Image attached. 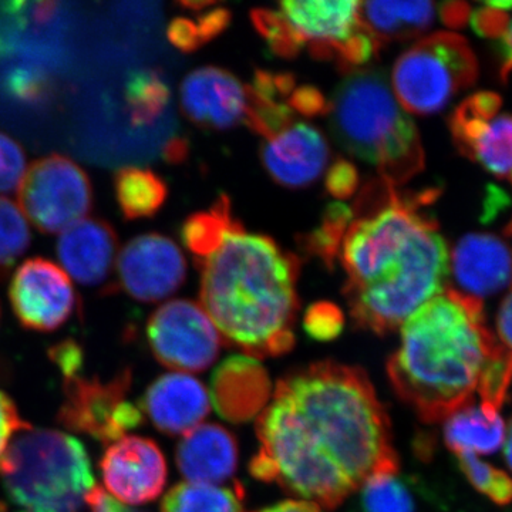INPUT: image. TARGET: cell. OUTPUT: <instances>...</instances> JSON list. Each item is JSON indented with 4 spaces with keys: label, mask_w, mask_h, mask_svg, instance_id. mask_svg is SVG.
<instances>
[{
    "label": "cell",
    "mask_w": 512,
    "mask_h": 512,
    "mask_svg": "<svg viewBox=\"0 0 512 512\" xmlns=\"http://www.w3.org/2000/svg\"><path fill=\"white\" fill-rule=\"evenodd\" d=\"M181 238L201 272V308L222 342L252 359L288 353L299 311V259L248 232L224 194L184 222Z\"/></svg>",
    "instance_id": "3"
},
{
    "label": "cell",
    "mask_w": 512,
    "mask_h": 512,
    "mask_svg": "<svg viewBox=\"0 0 512 512\" xmlns=\"http://www.w3.org/2000/svg\"><path fill=\"white\" fill-rule=\"evenodd\" d=\"M326 191L338 200H346L355 194L359 187V173L348 160L333 161L325 178Z\"/></svg>",
    "instance_id": "38"
},
{
    "label": "cell",
    "mask_w": 512,
    "mask_h": 512,
    "mask_svg": "<svg viewBox=\"0 0 512 512\" xmlns=\"http://www.w3.org/2000/svg\"><path fill=\"white\" fill-rule=\"evenodd\" d=\"M20 210L53 234L82 221L93 204L89 175L72 158L50 154L30 165L19 185Z\"/></svg>",
    "instance_id": "10"
},
{
    "label": "cell",
    "mask_w": 512,
    "mask_h": 512,
    "mask_svg": "<svg viewBox=\"0 0 512 512\" xmlns=\"http://www.w3.org/2000/svg\"><path fill=\"white\" fill-rule=\"evenodd\" d=\"M147 339L161 365L185 375L214 365L224 343L204 309L188 299L160 306L148 319Z\"/></svg>",
    "instance_id": "11"
},
{
    "label": "cell",
    "mask_w": 512,
    "mask_h": 512,
    "mask_svg": "<svg viewBox=\"0 0 512 512\" xmlns=\"http://www.w3.org/2000/svg\"><path fill=\"white\" fill-rule=\"evenodd\" d=\"M47 82L45 74L36 69L18 67L8 73L5 79L6 92L26 103H33L43 99L47 93Z\"/></svg>",
    "instance_id": "36"
},
{
    "label": "cell",
    "mask_w": 512,
    "mask_h": 512,
    "mask_svg": "<svg viewBox=\"0 0 512 512\" xmlns=\"http://www.w3.org/2000/svg\"><path fill=\"white\" fill-rule=\"evenodd\" d=\"M9 299L20 325L36 332L59 329L77 308L69 276L45 258L28 259L16 269Z\"/></svg>",
    "instance_id": "13"
},
{
    "label": "cell",
    "mask_w": 512,
    "mask_h": 512,
    "mask_svg": "<svg viewBox=\"0 0 512 512\" xmlns=\"http://www.w3.org/2000/svg\"><path fill=\"white\" fill-rule=\"evenodd\" d=\"M22 512H26V511H22Z\"/></svg>",
    "instance_id": "48"
},
{
    "label": "cell",
    "mask_w": 512,
    "mask_h": 512,
    "mask_svg": "<svg viewBox=\"0 0 512 512\" xmlns=\"http://www.w3.org/2000/svg\"><path fill=\"white\" fill-rule=\"evenodd\" d=\"M458 292L476 299L512 286V252L490 234H468L456 245L450 262Z\"/></svg>",
    "instance_id": "18"
},
{
    "label": "cell",
    "mask_w": 512,
    "mask_h": 512,
    "mask_svg": "<svg viewBox=\"0 0 512 512\" xmlns=\"http://www.w3.org/2000/svg\"><path fill=\"white\" fill-rule=\"evenodd\" d=\"M178 470L190 483H224L238 467V444L227 429L218 424H201L178 444Z\"/></svg>",
    "instance_id": "21"
},
{
    "label": "cell",
    "mask_w": 512,
    "mask_h": 512,
    "mask_svg": "<svg viewBox=\"0 0 512 512\" xmlns=\"http://www.w3.org/2000/svg\"><path fill=\"white\" fill-rule=\"evenodd\" d=\"M497 332L500 342L512 352V292L501 303L497 315Z\"/></svg>",
    "instance_id": "43"
},
{
    "label": "cell",
    "mask_w": 512,
    "mask_h": 512,
    "mask_svg": "<svg viewBox=\"0 0 512 512\" xmlns=\"http://www.w3.org/2000/svg\"><path fill=\"white\" fill-rule=\"evenodd\" d=\"M328 114L340 146L373 165L386 183L397 187L423 171L419 131L397 103L382 70L349 73L333 94Z\"/></svg>",
    "instance_id": "5"
},
{
    "label": "cell",
    "mask_w": 512,
    "mask_h": 512,
    "mask_svg": "<svg viewBox=\"0 0 512 512\" xmlns=\"http://www.w3.org/2000/svg\"><path fill=\"white\" fill-rule=\"evenodd\" d=\"M181 109L197 126L228 130L247 119L248 86L220 67H201L181 84Z\"/></svg>",
    "instance_id": "16"
},
{
    "label": "cell",
    "mask_w": 512,
    "mask_h": 512,
    "mask_svg": "<svg viewBox=\"0 0 512 512\" xmlns=\"http://www.w3.org/2000/svg\"><path fill=\"white\" fill-rule=\"evenodd\" d=\"M477 57L463 36L439 32L407 49L393 67L400 106L417 116L436 114L476 83Z\"/></svg>",
    "instance_id": "7"
},
{
    "label": "cell",
    "mask_w": 512,
    "mask_h": 512,
    "mask_svg": "<svg viewBox=\"0 0 512 512\" xmlns=\"http://www.w3.org/2000/svg\"><path fill=\"white\" fill-rule=\"evenodd\" d=\"M131 373L121 370L110 380L82 375L64 380V399L57 419L66 429L113 444L144 421L143 410L131 402Z\"/></svg>",
    "instance_id": "9"
},
{
    "label": "cell",
    "mask_w": 512,
    "mask_h": 512,
    "mask_svg": "<svg viewBox=\"0 0 512 512\" xmlns=\"http://www.w3.org/2000/svg\"><path fill=\"white\" fill-rule=\"evenodd\" d=\"M293 113L302 116H322L329 113L330 101L325 99L322 92L313 86L295 87L288 99Z\"/></svg>",
    "instance_id": "40"
},
{
    "label": "cell",
    "mask_w": 512,
    "mask_h": 512,
    "mask_svg": "<svg viewBox=\"0 0 512 512\" xmlns=\"http://www.w3.org/2000/svg\"><path fill=\"white\" fill-rule=\"evenodd\" d=\"M363 490V505L366 512H413V501L409 491L396 476L376 478Z\"/></svg>",
    "instance_id": "32"
},
{
    "label": "cell",
    "mask_w": 512,
    "mask_h": 512,
    "mask_svg": "<svg viewBox=\"0 0 512 512\" xmlns=\"http://www.w3.org/2000/svg\"><path fill=\"white\" fill-rule=\"evenodd\" d=\"M440 18L450 28H461L470 18V9L466 3L448 2L440 5Z\"/></svg>",
    "instance_id": "44"
},
{
    "label": "cell",
    "mask_w": 512,
    "mask_h": 512,
    "mask_svg": "<svg viewBox=\"0 0 512 512\" xmlns=\"http://www.w3.org/2000/svg\"><path fill=\"white\" fill-rule=\"evenodd\" d=\"M458 464L471 485L498 505L512 503V477L473 454L457 456Z\"/></svg>",
    "instance_id": "31"
},
{
    "label": "cell",
    "mask_w": 512,
    "mask_h": 512,
    "mask_svg": "<svg viewBox=\"0 0 512 512\" xmlns=\"http://www.w3.org/2000/svg\"><path fill=\"white\" fill-rule=\"evenodd\" d=\"M256 437L252 477L329 510L399 473L392 424L360 367L320 362L282 377Z\"/></svg>",
    "instance_id": "1"
},
{
    "label": "cell",
    "mask_w": 512,
    "mask_h": 512,
    "mask_svg": "<svg viewBox=\"0 0 512 512\" xmlns=\"http://www.w3.org/2000/svg\"><path fill=\"white\" fill-rule=\"evenodd\" d=\"M32 235L25 214L8 198L0 197V272H6L28 251Z\"/></svg>",
    "instance_id": "29"
},
{
    "label": "cell",
    "mask_w": 512,
    "mask_h": 512,
    "mask_svg": "<svg viewBox=\"0 0 512 512\" xmlns=\"http://www.w3.org/2000/svg\"><path fill=\"white\" fill-rule=\"evenodd\" d=\"M26 173V158L15 140L0 133V192L19 188Z\"/></svg>",
    "instance_id": "34"
},
{
    "label": "cell",
    "mask_w": 512,
    "mask_h": 512,
    "mask_svg": "<svg viewBox=\"0 0 512 512\" xmlns=\"http://www.w3.org/2000/svg\"><path fill=\"white\" fill-rule=\"evenodd\" d=\"M29 427L30 424L20 417L15 402L10 399L8 394L0 390V467H2L3 458H5L6 451L16 434L29 429Z\"/></svg>",
    "instance_id": "39"
},
{
    "label": "cell",
    "mask_w": 512,
    "mask_h": 512,
    "mask_svg": "<svg viewBox=\"0 0 512 512\" xmlns=\"http://www.w3.org/2000/svg\"><path fill=\"white\" fill-rule=\"evenodd\" d=\"M117 234L100 218H83L70 225L57 241L60 264L84 286L104 284L117 256Z\"/></svg>",
    "instance_id": "20"
},
{
    "label": "cell",
    "mask_w": 512,
    "mask_h": 512,
    "mask_svg": "<svg viewBox=\"0 0 512 512\" xmlns=\"http://www.w3.org/2000/svg\"><path fill=\"white\" fill-rule=\"evenodd\" d=\"M511 180H512V178H511ZM507 231H508V234L512 235V221H511L510 227L507 228Z\"/></svg>",
    "instance_id": "47"
},
{
    "label": "cell",
    "mask_w": 512,
    "mask_h": 512,
    "mask_svg": "<svg viewBox=\"0 0 512 512\" xmlns=\"http://www.w3.org/2000/svg\"><path fill=\"white\" fill-rule=\"evenodd\" d=\"M109 494L126 505L157 500L167 481V463L156 441L126 436L107 448L100 461Z\"/></svg>",
    "instance_id": "15"
},
{
    "label": "cell",
    "mask_w": 512,
    "mask_h": 512,
    "mask_svg": "<svg viewBox=\"0 0 512 512\" xmlns=\"http://www.w3.org/2000/svg\"><path fill=\"white\" fill-rule=\"evenodd\" d=\"M444 426V441L446 446L456 456L461 454H493L500 450L505 441V424L500 412L480 407L470 406L458 410L448 417Z\"/></svg>",
    "instance_id": "24"
},
{
    "label": "cell",
    "mask_w": 512,
    "mask_h": 512,
    "mask_svg": "<svg viewBox=\"0 0 512 512\" xmlns=\"http://www.w3.org/2000/svg\"><path fill=\"white\" fill-rule=\"evenodd\" d=\"M50 357L59 367L64 380L80 375L83 367V350L74 340H64L50 349Z\"/></svg>",
    "instance_id": "41"
},
{
    "label": "cell",
    "mask_w": 512,
    "mask_h": 512,
    "mask_svg": "<svg viewBox=\"0 0 512 512\" xmlns=\"http://www.w3.org/2000/svg\"><path fill=\"white\" fill-rule=\"evenodd\" d=\"M256 512H322L318 504L311 501L289 500Z\"/></svg>",
    "instance_id": "45"
},
{
    "label": "cell",
    "mask_w": 512,
    "mask_h": 512,
    "mask_svg": "<svg viewBox=\"0 0 512 512\" xmlns=\"http://www.w3.org/2000/svg\"><path fill=\"white\" fill-rule=\"evenodd\" d=\"M498 94L468 97L450 117L457 150L498 177L512 178V116L501 113Z\"/></svg>",
    "instance_id": "12"
},
{
    "label": "cell",
    "mask_w": 512,
    "mask_h": 512,
    "mask_svg": "<svg viewBox=\"0 0 512 512\" xmlns=\"http://www.w3.org/2000/svg\"><path fill=\"white\" fill-rule=\"evenodd\" d=\"M167 35L171 45L180 49L181 52H194L204 46L194 19L175 18L168 26Z\"/></svg>",
    "instance_id": "42"
},
{
    "label": "cell",
    "mask_w": 512,
    "mask_h": 512,
    "mask_svg": "<svg viewBox=\"0 0 512 512\" xmlns=\"http://www.w3.org/2000/svg\"><path fill=\"white\" fill-rule=\"evenodd\" d=\"M505 460H507L508 467L512 470V419L508 430L505 431Z\"/></svg>",
    "instance_id": "46"
},
{
    "label": "cell",
    "mask_w": 512,
    "mask_h": 512,
    "mask_svg": "<svg viewBox=\"0 0 512 512\" xmlns=\"http://www.w3.org/2000/svg\"><path fill=\"white\" fill-rule=\"evenodd\" d=\"M436 192H400L382 178L357 195L340 262L343 295L357 328L384 336L402 328L446 289L450 255L436 220L424 211Z\"/></svg>",
    "instance_id": "2"
},
{
    "label": "cell",
    "mask_w": 512,
    "mask_h": 512,
    "mask_svg": "<svg viewBox=\"0 0 512 512\" xmlns=\"http://www.w3.org/2000/svg\"><path fill=\"white\" fill-rule=\"evenodd\" d=\"M121 288L140 302H158L184 284L187 262L173 239L160 234L131 239L117 258Z\"/></svg>",
    "instance_id": "14"
},
{
    "label": "cell",
    "mask_w": 512,
    "mask_h": 512,
    "mask_svg": "<svg viewBox=\"0 0 512 512\" xmlns=\"http://www.w3.org/2000/svg\"><path fill=\"white\" fill-rule=\"evenodd\" d=\"M141 410L161 433L185 436L210 414L211 397L195 377L168 373L148 387Z\"/></svg>",
    "instance_id": "19"
},
{
    "label": "cell",
    "mask_w": 512,
    "mask_h": 512,
    "mask_svg": "<svg viewBox=\"0 0 512 512\" xmlns=\"http://www.w3.org/2000/svg\"><path fill=\"white\" fill-rule=\"evenodd\" d=\"M359 3L288 0L276 10L302 49L308 46L313 57L332 60L349 74L362 69L380 49L360 22Z\"/></svg>",
    "instance_id": "8"
},
{
    "label": "cell",
    "mask_w": 512,
    "mask_h": 512,
    "mask_svg": "<svg viewBox=\"0 0 512 512\" xmlns=\"http://www.w3.org/2000/svg\"><path fill=\"white\" fill-rule=\"evenodd\" d=\"M244 488L241 483L232 487L202 483L174 485L161 503V512H242Z\"/></svg>",
    "instance_id": "26"
},
{
    "label": "cell",
    "mask_w": 512,
    "mask_h": 512,
    "mask_svg": "<svg viewBox=\"0 0 512 512\" xmlns=\"http://www.w3.org/2000/svg\"><path fill=\"white\" fill-rule=\"evenodd\" d=\"M329 161V144L311 124L295 121L265 140L262 163L275 183L286 188H305L315 183Z\"/></svg>",
    "instance_id": "17"
},
{
    "label": "cell",
    "mask_w": 512,
    "mask_h": 512,
    "mask_svg": "<svg viewBox=\"0 0 512 512\" xmlns=\"http://www.w3.org/2000/svg\"><path fill=\"white\" fill-rule=\"evenodd\" d=\"M271 382L264 367L248 356L225 360L212 379V400L224 419L241 423L265 409Z\"/></svg>",
    "instance_id": "22"
},
{
    "label": "cell",
    "mask_w": 512,
    "mask_h": 512,
    "mask_svg": "<svg viewBox=\"0 0 512 512\" xmlns=\"http://www.w3.org/2000/svg\"><path fill=\"white\" fill-rule=\"evenodd\" d=\"M256 30L264 37L276 56L292 59L301 52L302 47L292 36L291 30L281 13L274 9H255L251 13Z\"/></svg>",
    "instance_id": "33"
},
{
    "label": "cell",
    "mask_w": 512,
    "mask_h": 512,
    "mask_svg": "<svg viewBox=\"0 0 512 512\" xmlns=\"http://www.w3.org/2000/svg\"><path fill=\"white\" fill-rule=\"evenodd\" d=\"M478 35L491 37L500 45L504 57V74L512 70V2L485 3L471 15Z\"/></svg>",
    "instance_id": "30"
},
{
    "label": "cell",
    "mask_w": 512,
    "mask_h": 512,
    "mask_svg": "<svg viewBox=\"0 0 512 512\" xmlns=\"http://www.w3.org/2000/svg\"><path fill=\"white\" fill-rule=\"evenodd\" d=\"M342 328V311L333 303H315L306 312L305 329L312 338L319 340L333 339L339 335Z\"/></svg>",
    "instance_id": "37"
},
{
    "label": "cell",
    "mask_w": 512,
    "mask_h": 512,
    "mask_svg": "<svg viewBox=\"0 0 512 512\" xmlns=\"http://www.w3.org/2000/svg\"><path fill=\"white\" fill-rule=\"evenodd\" d=\"M352 220L353 211L348 205L342 202L329 204L319 227L301 239L303 251L319 258L329 269L333 268Z\"/></svg>",
    "instance_id": "28"
},
{
    "label": "cell",
    "mask_w": 512,
    "mask_h": 512,
    "mask_svg": "<svg viewBox=\"0 0 512 512\" xmlns=\"http://www.w3.org/2000/svg\"><path fill=\"white\" fill-rule=\"evenodd\" d=\"M0 474L9 500L26 512H80L96 485L76 437L32 426L16 434Z\"/></svg>",
    "instance_id": "6"
},
{
    "label": "cell",
    "mask_w": 512,
    "mask_h": 512,
    "mask_svg": "<svg viewBox=\"0 0 512 512\" xmlns=\"http://www.w3.org/2000/svg\"><path fill=\"white\" fill-rule=\"evenodd\" d=\"M114 191L117 204L128 221L153 217L168 195L163 178L154 171L138 167L120 168L114 175Z\"/></svg>",
    "instance_id": "25"
},
{
    "label": "cell",
    "mask_w": 512,
    "mask_h": 512,
    "mask_svg": "<svg viewBox=\"0 0 512 512\" xmlns=\"http://www.w3.org/2000/svg\"><path fill=\"white\" fill-rule=\"evenodd\" d=\"M511 359L485 325L483 302L447 288L403 323L387 375L421 421L439 423L473 404L484 377Z\"/></svg>",
    "instance_id": "4"
},
{
    "label": "cell",
    "mask_w": 512,
    "mask_h": 512,
    "mask_svg": "<svg viewBox=\"0 0 512 512\" xmlns=\"http://www.w3.org/2000/svg\"><path fill=\"white\" fill-rule=\"evenodd\" d=\"M32 3L0 2V57L8 55L29 22Z\"/></svg>",
    "instance_id": "35"
},
{
    "label": "cell",
    "mask_w": 512,
    "mask_h": 512,
    "mask_svg": "<svg viewBox=\"0 0 512 512\" xmlns=\"http://www.w3.org/2000/svg\"><path fill=\"white\" fill-rule=\"evenodd\" d=\"M437 15L440 5L433 2L359 3L360 22L380 47L423 35Z\"/></svg>",
    "instance_id": "23"
},
{
    "label": "cell",
    "mask_w": 512,
    "mask_h": 512,
    "mask_svg": "<svg viewBox=\"0 0 512 512\" xmlns=\"http://www.w3.org/2000/svg\"><path fill=\"white\" fill-rule=\"evenodd\" d=\"M124 97L131 126L147 127L156 123L167 109L170 89L160 72L140 69L128 76Z\"/></svg>",
    "instance_id": "27"
}]
</instances>
